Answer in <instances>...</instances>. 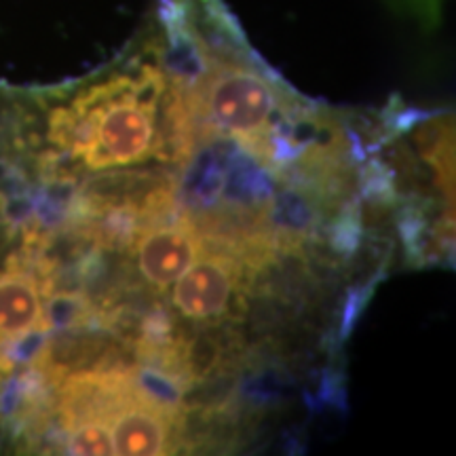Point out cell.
<instances>
[{
    "label": "cell",
    "mask_w": 456,
    "mask_h": 456,
    "mask_svg": "<svg viewBox=\"0 0 456 456\" xmlns=\"http://www.w3.org/2000/svg\"><path fill=\"white\" fill-rule=\"evenodd\" d=\"M283 191L273 195L266 205V222L279 245H306L315 241L326 222V205L309 188L281 182Z\"/></svg>",
    "instance_id": "7"
},
{
    "label": "cell",
    "mask_w": 456,
    "mask_h": 456,
    "mask_svg": "<svg viewBox=\"0 0 456 456\" xmlns=\"http://www.w3.org/2000/svg\"><path fill=\"white\" fill-rule=\"evenodd\" d=\"M114 454L159 456L178 452V416L135 395L110 419Z\"/></svg>",
    "instance_id": "5"
},
{
    "label": "cell",
    "mask_w": 456,
    "mask_h": 456,
    "mask_svg": "<svg viewBox=\"0 0 456 456\" xmlns=\"http://www.w3.org/2000/svg\"><path fill=\"white\" fill-rule=\"evenodd\" d=\"M326 226L330 252L340 258H353L363 245V208L359 199H346L336 208Z\"/></svg>",
    "instance_id": "10"
},
{
    "label": "cell",
    "mask_w": 456,
    "mask_h": 456,
    "mask_svg": "<svg viewBox=\"0 0 456 456\" xmlns=\"http://www.w3.org/2000/svg\"><path fill=\"white\" fill-rule=\"evenodd\" d=\"M55 387V414L64 431L91 419L110 423L112 416L135 397L129 368L83 370L61 379Z\"/></svg>",
    "instance_id": "4"
},
{
    "label": "cell",
    "mask_w": 456,
    "mask_h": 456,
    "mask_svg": "<svg viewBox=\"0 0 456 456\" xmlns=\"http://www.w3.org/2000/svg\"><path fill=\"white\" fill-rule=\"evenodd\" d=\"M171 292V306L182 319L201 323L245 322V265L235 254L203 249Z\"/></svg>",
    "instance_id": "2"
},
{
    "label": "cell",
    "mask_w": 456,
    "mask_h": 456,
    "mask_svg": "<svg viewBox=\"0 0 456 456\" xmlns=\"http://www.w3.org/2000/svg\"><path fill=\"white\" fill-rule=\"evenodd\" d=\"M275 175L235 142L231 155H228L224 184H222L218 203L265 209L275 195Z\"/></svg>",
    "instance_id": "8"
},
{
    "label": "cell",
    "mask_w": 456,
    "mask_h": 456,
    "mask_svg": "<svg viewBox=\"0 0 456 456\" xmlns=\"http://www.w3.org/2000/svg\"><path fill=\"white\" fill-rule=\"evenodd\" d=\"M66 452L77 456L114 454L110 423L102 419H91L77 423L66 431Z\"/></svg>",
    "instance_id": "11"
},
{
    "label": "cell",
    "mask_w": 456,
    "mask_h": 456,
    "mask_svg": "<svg viewBox=\"0 0 456 456\" xmlns=\"http://www.w3.org/2000/svg\"><path fill=\"white\" fill-rule=\"evenodd\" d=\"M169 87L148 34L123 66L49 117V142L87 169L157 159L159 110Z\"/></svg>",
    "instance_id": "1"
},
{
    "label": "cell",
    "mask_w": 456,
    "mask_h": 456,
    "mask_svg": "<svg viewBox=\"0 0 456 456\" xmlns=\"http://www.w3.org/2000/svg\"><path fill=\"white\" fill-rule=\"evenodd\" d=\"M138 273L151 289L163 294L201 254V239L186 214L142 228L134 248Z\"/></svg>",
    "instance_id": "3"
},
{
    "label": "cell",
    "mask_w": 456,
    "mask_h": 456,
    "mask_svg": "<svg viewBox=\"0 0 456 456\" xmlns=\"http://www.w3.org/2000/svg\"><path fill=\"white\" fill-rule=\"evenodd\" d=\"M129 376L135 395L174 416L182 412L184 395L191 389V380L184 374L155 366V363L134 362L129 368Z\"/></svg>",
    "instance_id": "9"
},
{
    "label": "cell",
    "mask_w": 456,
    "mask_h": 456,
    "mask_svg": "<svg viewBox=\"0 0 456 456\" xmlns=\"http://www.w3.org/2000/svg\"><path fill=\"white\" fill-rule=\"evenodd\" d=\"M374 294V283L372 285H357V288H351L349 294H346L345 309H342L340 315V338H349V334L355 328L359 315H362L363 309H366L368 300L372 298Z\"/></svg>",
    "instance_id": "12"
},
{
    "label": "cell",
    "mask_w": 456,
    "mask_h": 456,
    "mask_svg": "<svg viewBox=\"0 0 456 456\" xmlns=\"http://www.w3.org/2000/svg\"><path fill=\"white\" fill-rule=\"evenodd\" d=\"M43 296L41 279L17 249L0 273V346L34 330L49 332L45 326Z\"/></svg>",
    "instance_id": "6"
}]
</instances>
